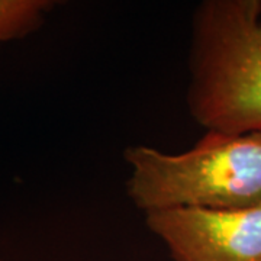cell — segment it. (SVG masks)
Here are the masks:
<instances>
[{
    "instance_id": "obj_1",
    "label": "cell",
    "mask_w": 261,
    "mask_h": 261,
    "mask_svg": "<svg viewBox=\"0 0 261 261\" xmlns=\"http://www.w3.org/2000/svg\"><path fill=\"white\" fill-rule=\"evenodd\" d=\"M186 102L206 130H261L260 0H205L196 6Z\"/></svg>"
},
{
    "instance_id": "obj_3",
    "label": "cell",
    "mask_w": 261,
    "mask_h": 261,
    "mask_svg": "<svg viewBox=\"0 0 261 261\" xmlns=\"http://www.w3.org/2000/svg\"><path fill=\"white\" fill-rule=\"evenodd\" d=\"M145 225L174 261H261V205L157 211Z\"/></svg>"
},
{
    "instance_id": "obj_5",
    "label": "cell",
    "mask_w": 261,
    "mask_h": 261,
    "mask_svg": "<svg viewBox=\"0 0 261 261\" xmlns=\"http://www.w3.org/2000/svg\"><path fill=\"white\" fill-rule=\"evenodd\" d=\"M0 261H2V260H0Z\"/></svg>"
},
{
    "instance_id": "obj_2",
    "label": "cell",
    "mask_w": 261,
    "mask_h": 261,
    "mask_svg": "<svg viewBox=\"0 0 261 261\" xmlns=\"http://www.w3.org/2000/svg\"><path fill=\"white\" fill-rule=\"evenodd\" d=\"M123 160L130 168L126 195L144 214L261 205V130H206L192 148L177 154L130 145Z\"/></svg>"
},
{
    "instance_id": "obj_4",
    "label": "cell",
    "mask_w": 261,
    "mask_h": 261,
    "mask_svg": "<svg viewBox=\"0 0 261 261\" xmlns=\"http://www.w3.org/2000/svg\"><path fill=\"white\" fill-rule=\"evenodd\" d=\"M56 6L54 0H0V47L37 32Z\"/></svg>"
}]
</instances>
